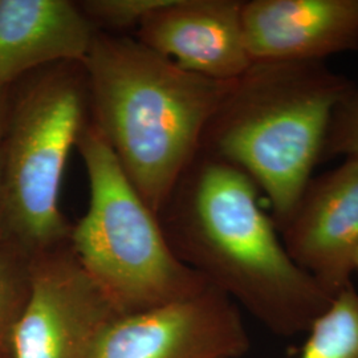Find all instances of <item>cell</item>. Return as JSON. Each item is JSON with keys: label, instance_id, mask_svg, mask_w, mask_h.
<instances>
[{"label": "cell", "instance_id": "1", "mask_svg": "<svg viewBox=\"0 0 358 358\" xmlns=\"http://www.w3.org/2000/svg\"><path fill=\"white\" fill-rule=\"evenodd\" d=\"M158 217L176 255L276 336L308 332L332 301L288 255L239 167L199 152Z\"/></svg>", "mask_w": 358, "mask_h": 358}, {"label": "cell", "instance_id": "2", "mask_svg": "<svg viewBox=\"0 0 358 358\" xmlns=\"http://www.w3.org/2000/svg\"><path fill=\"white\" fill-rule=\"evenodd\" d=\"M90 124L157 215L201 152L232 81L189 72L136 38L97 31L83 62Z\"/></svg>", "mask_w": 358, "mask_h": 358}, {"label": "cell", "instance_id": "3", "mask_svg": "<svg viewBox=\"0 0 358 358\" xmlns=\"http://www.w3.org/2000/svg\"><path fill=\"white\" fill-rule=\"evenodd\" d=\"M352 84L325 62H255L234 80L201 152L243 170L280 230L321 162L333 110Z\"/></svg>", "mask_w": 358, "mask_h": 358}, {"label": "cell", "instance_id": "4", "mask_svg": "<svg viewBox=\"0 0 358 358\" xmlns=\"http://www.w3.org/2000/svg\"><path fill=\"white\" fill-rule=\"evenodd\" d=\"M32 73L11 103L0 142V239L31 262L69 243L72 224L60 208L62 182L90 122L83 63Z\"/></svg>", "mask_w": 358, "mask_h": 358}, {"label": "cell", "instance_id": "5", "mask_svg": "<svg viewBox=\"0 0 358 358\" xmlns=\"http://www.w3.org/2000/svg\"><path fill=\"white\" fill-rule=\"evenodd\" d=\"M77 149L90 186L88 208L69 243L81 267L124 316L192 296L210 285L167 242L159 217L92 124Z\"/></svg>", "mask_w": 358, "mask_h": 358}, {"label": "cell", "instance_id": "6", "mask_svg": "<svg viewBox=\"0 0 358 358\" xmlns=\"http://www.w3.org/2000/svg\"><path fill=\"white\" fill-rule=\"evenodd\" d=\"M121 315L64 244L35 257L26 304L13 327L11 358H92Z\"/></svg>", "mask_w": 358, "mask_h": 358}, {"label": "cell", "instance_id": "7", "mask_svg": "<svg viewBox=\"0 0 358 358\" xmlns=\"http://www.w3.org/2000/svg\"><path fill=\"white\" fill-rule=\"evenodd\" d=\"M250 348L239 307L207 285L198 294L117 317L92 358H242Z\"/></svg>", "mask_w": 358, "mask_h": 358}, {"label": "cell", "instance_id": "8", "mask_svg": "<svg viewBox=\"0 0 358 358\" xmlns=\"http://www.w3.org/2000/svg\"><path fill=\"white\" fill-rule=\"evenodd\" d=\"M294 263L334 297L352 284L358 247V157L312 177L279 230Z\"/></svg>", "mask_w": 358, "mask_h": 358}, {"label": "cell", "instance_id": "9", "mask_svg": "<svg viewBox=\"0 0 358 358\" xmlns=\"http://www.w3.org/2000/svg\"><path fill=\"white\" fill-rule=\"evenodd\" d=\"M239 0H169L137 28L136 38L180 68L232 81L252 65Z\"/></svg>", "mask_w": 358, "mask_h": 358}, {"label": "cell", "instance_id": "10", "mask_svg": "<svg viewBox=\"0 0 358 358\" xmlns=\"http://www.w3.org/2000/svg\"><path fill=\"white\" fill-rule=\"evenodd\" d=\"M242 26L252 63L325 62L358 51V0L243 1Z\"/></svg>", "mask_w": 358, "mask_h": 358}, {"label": "cell", "instance_id": "11", "mask_svg": "<svg viewBox=\"0 0 358 358\" xmlns=\"http://www.w3.org/2000/svg\"><path fill=\"white\" fill-rule=\"evenodd\" d=\"M97 29L69 0H0V85L60 63H83Z\"/></svg>", "mask_w": 358, "mask_h": 358}, {"label": "cell", "instance_id": "12", "mask_svg": "<svg viewBox=\"0 0 358 358\" xmlns=\"http://www.w3.org/2000/svg\"><path fill=\"white\" fill-rule=\"evenodd\" d=\"M299 358H358V292H338L308 329Z\"/></svg>", "mask_w": 358, "mask_h": 358}, {"label": "cell", "instance_id": "13", "mask_svg": "<svg viewBox=\"0 0 358 358\" xmlns=\"http://www.w3.org/2000/svg\"><path fill=\"white\" fill-rule=\"evenodd\" d=\"M31 260L0 239V356H10L13 327L29 291Z\"/></svg>", "mask_w": 358, "mask_h": 358}, {"label": "cell", "instance_id": "14", "mask_svg": "<svg viewBox=\"0 0 358 358\" xmlns=\"http://www.w3.org/2000/svg\"><path fill=\"white\" fill-rule=\"evenodd\" d=\"M169 0H84L77 1L80 10L97 31L110 34L138 28L150 13L166 6Z\"/></svg>", "mask_w": 358, "mask_h": 358}, {"label": "cell", "instance_id": "15", "mask_svg": "<svg viewBox=\"0 0 358 358\" xmlns=\"http://www.w3.org/2000/svg\"><path fill=\"white\" fill-rule=\"evenodd\" d=\"M338 155L358 157V83L355 81L333 110L321 162Z\"/></svg>", "mask_w": 358, "mask_h": 358}, {"label": "cell", "instance_id": "16", "mask_svg": "<svg viewBox=\"0 0 358 358\" xmlns=\"http://www.w3.org/2000/svg\"><path fill=\"white\" fill-rule=\"evenodd\" d=\"M10 106L11 101L8 97L7 87L0 85V142L4 137L7 122H8V115H10Z\"/></svg>", "mask_w": 358, "mask_h": 358}, {"label": "cell", "instance_id": "17", "mask_svg": "<svg viewBox=\"0 0 358 358\" xmlns=\"http://www.w3.org/2000/svg\"><path fill=\"white\" fill-rule=\"evenodd\" d=\"M353 268H355V272H358V247L355 257H353Z\"/></svg>", "mask_w": 358, "mask_h": 358}, {"label": "cell", "instance_id": "18", "mask_svg": "<svg viewBox=\"0 0 358 358\" xmlns=\"http://www.w3.org/2000/svg\"><path fill=\"white\" fill-rule=\"evenodd\" d=\"M0 180H1V150H0Z\"/></svg>", "mask_w": 358, "mask_h": 358}]
</instances>
